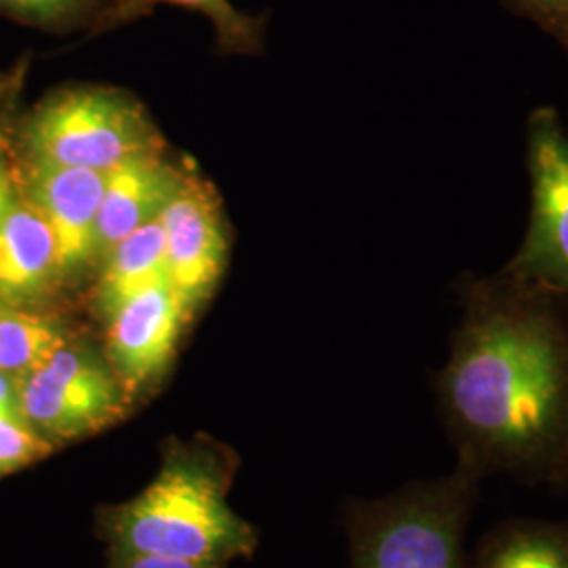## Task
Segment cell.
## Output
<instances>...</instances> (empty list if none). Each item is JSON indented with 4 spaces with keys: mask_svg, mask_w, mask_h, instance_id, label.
<instances>
[{
    "mask_svg": "<svg viewBox=\"0 0 568 568\" xmlns=\"http://www.w3.org/2000/svg\"><path fill=\"white\" fill-rule=\"evenodd\" d=\"M55 447L44 440L20 413L0 410V478L51 455Z\"/></svg>",
    "mask_w": 568,
    "mask_h": 568,
    "instance_id": "17",
    "label": "cell"
},
{
    "mask_svg": "<svg viewBox=\"0 0 568 568\" xmlns=\"http://www.w3.org/2000/svg\"><path fill=\"white\" fill-rule=\"evenodd\" d=\"M32 163L110 173L119 164L163 150V138L131 95L108 87H72L47 98L23 124Z\"/></svg>",
    "mask_w": 568,
    "mask_h": 568,
    "instance_id": "4",
    "label": "cell"
},
{
    "mask_svg": "<svg viewBox=\"0 0 568 568\" xmlns=\"http://www.w3.org/2000/svg\"><path fill=\"white\" fill-rule=\"evenodd\" d=\"M462 318L436 398L455 466L478 478L568 483V304L499 276L459 284Z\"/></svg>",
    "mask_w": 568,
    "mask_h": 568,
    "instance_id": "1",
    "label": "cell"
},
{
    "mask_svg": "<svg viewBox=\"0 0 568 568\" xmlns=\"http://www.w3.org/2000/svg\"><path fill=\"white\" fill-rule=\"evenodd\" d=\"M112 568H224L150 554H112Z\"/></svg>",
    "mask_w": 568,
    "mask_h": 568,
    "instance_id": "19",
    "label": "cell"
},
{
    "mask_svg": "<svg viewBox=\"0 0 568 568\" xmlns=\"http://www.w3.org/2000/svg\"><path fill=\"white\" fill-rule=\"evenodd\" d=\"M159 220L163 225L169 284L194 312L224 274L227 239L220 196L201 175L183 171Z\"/></svg>",
    "mask_w": 568,
    "mask_h": 568,
    "instance_id": "7",
    "label": "cell"
},
{
    "mask_svg": "<svg viewBox=\"0 0 568 568\" xmlns=\"http://www.w3.org/2000/svg\"><path fill=\"white\" fill-rule=\"evenodd\" d=\"M190 316L178 291L166 283L135 295L108 318L105 358L129 398L166 373Z\"/></svg>",
    "mask_w": 568,
    "mask_h": 568,
    "instance_id": "8",
    "label": "cell"
},
{
    "mask_svg": "<svg viewBox=\"0 0 568 568\" xmlns=\"http://www.w3.org/2000/svg\"><path fill=\"white\" fill-rule=\"evenodd\" d=\"M182 175L178 164L164 159L163 150L135 156L108 173L95 222L98 265L122 239L159 220Z\"/></svg>",
    "mask_w": 568,
    "mask_h": 568,
    "instance_id": "10",
    "label": "cell"
},
{
    "mask_svg": "<svg viewBox=\"0 0 568 568\" xmlns=\"http://www.w3.org/2000/svg\"><path fill=\"white\" fill-rule=\"evenodd\" d=\"M480 483L455 466L445 476L352 504L345 514L352 568H469L466 528Z\"/></svg>",
    "mask_w": 568,
    "mask_h": 568,
    "instance_id": "3",
    "label": "cell"
},
{
    "mask_svg": "<svg viewBox=\"0 0 568 568\" xmlns=\"http://www.w3.org/2000/svg\"><path fill=\"white\" fill-rule=\"evenodd\" d=\"M567 133H568V126H567Z\"/></svg>",
    "mask_w": 568,
    "mask_h": 568,
    "instance_id": "23",
    "label": "cell"
},
{
    "mask_svg": "<svg viewBox=\"0 0 568 568\" xmlns=\"http://www.w3.org/2000/svg\"><path fill=\"white\" fill-rule=\"evenodd\" d=\"M232 466L211 443H173L156 478L126 504L105 509L112 554H150L225 567L248 556L257 535L227 504Z\"/></svg>",
    "mask_w": 568,
    "mask_h": 568,
    "instance_id": "2",
    "label": "cell"
},
{
    "mask_svg": "<svg viewBox=\"0 0 568 568\" xmlns=\"http://www.w3.org/2000/svg\"><path fill=\"white\" fill-rule=\"evenodd\" d=\"M108 173L79 166L26 164L23 201L32 204L49 225L63 281L79 278L95 260V222Z\"/></svg>",
    "mask_w": 568,
    "mask_h": 568,
    "instance_id": "9",
    "label": "cell"
},
{
    "mask_svg": "<svg viewBox=\"0 0 568 568\" xmlns=\"http://www.w3.org/2000/svg\"><path fill=\"white\" fill-rule=\"evenodd\" d=\"M159 4H171L201 13L213 23L217 44L224 53L251 55L260 53L264 44V20L244 16L234 9L230 0H114L93 32H105L110 28L124 26L150 16Z\"/></svg>",
    "mask_w": 568,
    "mask_h": 568,
    "instance_id": "14",
    "label": "cell"
},
{
    "mask_svg": "<svg viewBox=\"0 0 568 568\" xmlns=\"http://www.w3.org/2000/svg\"><path fill=\"white\" fill-rule=\"evenodd\" d=\"M18 398L21 417L55 448L114 426L131 400L108 358L77 337L18 379Z\"/></svg>",
    "mask_w": 568,
    "mask_h": 568,
    "instance_id": "5",
    "label": "cell"
},
{
    "mask_svg": "<svg viewBox=\"0 0 568 568\" xmlns=\"http://www.w3.org/2000/svg\"><path fill=\"white\" fill-rule=\"evenodd\" d=\"M469 568H568V523H504L480 541Z\"/></svg>",
    "mask_w": 568,
    "mask_h": 568,
    "instance_id": "13",
    "label": "cell"
},
{
    "mask_svg": "<svg viewBox=\"0 0 568 568\" xmlns=\"http://www.w3.org/2000/svg\"><path fill=\"white\" fill-rule=\"evenodd\" d=\"M0 410L2 413H20L18 379H13L4 373H0Z\"/></svg>",
    "mask_w": 568,
    "mask_h": 568,
    "instance_id": "21",
    "label": "cell"
},
{
    "mask_svg": "<svg viewBox=\"0 0 568 568\" xmlns=\"http://www.w3.org/2000/svg\"><path fill=\"white\" fill-rule=\"evenodd\" d=\"M18 203V190L13 185V178L9 173L4 150L0 145V220L11 211V206Z\"/></svg>",
    "mask_w": 568,
    "mask_h": 568,
    "instance_id": "20",
    "label": "cell"
},
{
    "mask_svg": "<svg viewBox=\"0 0 568 568\" xmlns=\"http://www.w3.org/2000/svg\"><path fill=\"white\" fill-rule=\"evenodd\" d=\"M527 169V234L506 272L568 304V133L556 108L539 105L528 114Z\"/></svg>",
    "mask_w": 568,
    "mask_h": 568,
    "instance_id": "6",
    "label": "cell"
},
{
    "mask_svg": "<svg viewBox=\"0 0 568 568\" xmlns=\"http://www.w3.org/2000/svg\"><path fill=\"white\" fill-rule=\"evenodd\" d=\"M60 283L55 239L41 213L23 199L0 220V305L34 307Z\"/></svg>",
    "mask_w": 568,
    "mask_h": 568,
    "instance_id": "11",
    "label": "cell"
},
{
    "mask_svg": "<svg viewBox=\"0 0 568 568\" xmlns=\"http://www.w3.org/2000/svg\"><path fill=\"white\" fill-rule=\"evenodd\" d=\"M511 13L535 23L568 55V0H501Z\"/></svg>",
    "mask_w": 568,
    "mask_h": 568,
    "instance_id": "18",
    "label": "cell"
},
{
    "mask_svg": "<svg viewBox=\"0 0 568 568\" xmlns=\"http://www.w3.org/2000/svg\"><path fill=\"white\" fill-rule=\"evenodd\" d=\"M95 284V307L102 318H110L122 304L148 288L169 283L161 220H152L122 239L105 257Z\"/></svg>",
    "mask_w": 568,
    "mask_h": 568,
    "instance_id": "12",
    "label": "cell"
},
{
    "mask_svg": "<svg viewBox=\"0 0 568 568\" xmlns=\"http://www.w3.org/2000/svg\"><path fill=\"white\" fill-rule=\"evenodd\" d=\"M7 91V82L0 81V98H2V93Z\"/></svg>",
    "mask_w": 568,
    "mask_h": 568,
    "instance_id": "22",
    "label": "cell"
},
{
    "mask_svg": "<svg viewBox=\"0 0 568 568\" xmlns=\"http://www.w3.org/2000/svg\"><path fill=\"white\" fill-rule=\"evenodd\" d=\"M112 2L114 0H0V13L53 32H68L81 26H91L93 30Z\"/></svg>",
    "mask_w": 568,
    "mask_h": 568,
    "instance_id": "16",
    "label": "cell"
},
{
    "mask_svg": "<svg viewBox=\"0 0 568 568\" xmlns=\"http://www.w3.org/2000/svg\"><path fill=\"white\" fill-rule=\"evenodd\" d=\"M74 335L58 316L34 307L0 305V373L21 379Z\"/></svg>",
    "mask_w": 568,
    "mask_h": 568,
    "instance_id": "15",
    "label": "cell"
}]
</instances>
